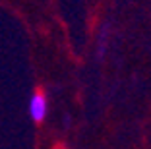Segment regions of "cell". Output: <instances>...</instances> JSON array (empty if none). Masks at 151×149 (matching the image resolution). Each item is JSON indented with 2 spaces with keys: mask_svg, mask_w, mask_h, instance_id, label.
<instances>
[{
  "mask_svg": "<svg viewBox=\"0 0 151 149\" xmlns=\"http://www.w3.org/2000/svg\"><path fill=\"white\" fill-rule=\"evenodd\" d=\"M47 110H49V103H47V97H45L43 91L37 89L31 95V101H29V114L35 122H41V120L47 116Z\"/></svg>",
  "mask_w": 151,
  "mask_h": 149,
  "instance_id": "6da1fadb",
  "label": "cell"
},
{
  "mask_svg": "<svg viewBox=\"0 0 151 149\" xmlns=\"http://www.w3.org/2000/svg\"><path fill=\"white\" fill-rule=\"evenodd\" d=\"M54 149H66V147H64V145H56V147H54Z\"/></svg>",
  "mask_w": 151,
  "mask_h": 149,
  "instance_id": "7a4b0ae2",
  "label": "cell"
}]
</instances>
